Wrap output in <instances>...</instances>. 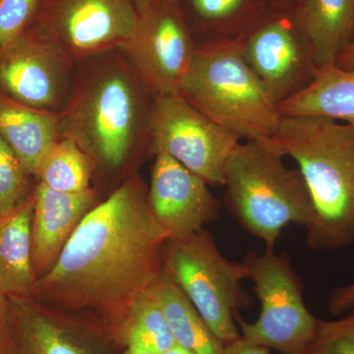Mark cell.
I'll list each match as a JSON object with an SVG mask.
<instances>
[{"mask_svg": "<svg viewBox=\"0 0 354 354\" xmlns=\"http://www.w3.org/2000/svg\"><path fill=\"white\" fill-rule=\"evenodd\" d=\"M7 305V297L4 295L3 291L0 288V321L3 317L4 312H6Z\"/></svg>", "mask_w": 354, "mask_h": 354, "instance_id": "obj_33", "label": "cell"}, {"mask_svg": "<svg viewBox=\"0 0 354 354\" xmlns=\"http://www.w3.org/2000/svg\"><path fill=\"white\" fill-rule=\"evenodd\" d=\"M207 32L201 44L236 41L259 19L256 0H189ZM200 46V44H198Z\"/></svg>", "mask_w": 354, "mask_h": 354, "instance_id": "obj_23", "label": "cell"}, {"mask_svg": "<svg viewBox=\"0 0 354 354\" xmlns=\"http://www.w3.org/2000/svg\"><path fill=\"white\" fill-rule=\"evenodd\" d=\"M243 264L261 304L259 317L248 323L235 317L241 337L281 354H304L315 337L319 319L305 305L304 285L288 254L276 249L249 251Z\"/></svg>", "mask_w": 354, "mask_h": 354, "instance_id": "obj_7", "label": "cell"}, {"mask_svg": "<svg viewBox=\"0 0 354 354\" xmlns=\"http://www.w3.org/2000/svg\"><path fill=\"white\" fill-rule=\"evenodd\" d=\"M138 18L135 0H41L27 30L81 62L120 50Z\"/></svg>", "mask_w": 354, "mask_h": 354, "instance_id": "obj_9", "label": "cell"}, {"mask_svg": "<svg viewBox=\"0 0 354 354\" xmlns=\"http://www.w3.org/2000/svg\"><path fill=\"white\" fill-rule=\"evenodd\" d=\"M157 1L162 2V3H165V4L179 3V0H157Z\"/></svg>", "mask_w": 354, "mask_h": 354, "instance_id": "obj_34", "label": "cell"}, {"mask_svg": "<svg viewBox=\"0 0 354 354\" xmlns=\"http://www.w3.org/2000/svg\"><path fill=\"white\" fill-rule=\"evenodd\" d=\"M274 141L295 160L314 206L306 228L313 250L354 241V127L321 116L283 118Z\"/></svg>", "mask_w": 354, "mask_h": 354, "instance_id": "obj_3", "label": "cell"}, {"mask_svg": "<svg viewBox=\"0 0 354 354\" xmlns=\"http://www.w3.org/2000/svg\"><path fill=\"white\" fill-rule=\"evenodd\" d=\"M75 62L30 30L0 48V88L14 101L59 113L68 100Z\"/></svg>", "mask_w": 354, "mask_h": 354, "instance_id": "obj_13", "label": "cell"}, {"mask_svg": "<svg viewBox=\"0 0 354 354\" xmlns=\"http://www.w3.org/2000/svg\"><path fill=\"white\" fill-rule=\"evenodd\" d=\"M196 48L179 3L153 0L120 50L155 97L179 94Z\"/></svg>", "mask_w": 354, "mask_h": 354, "instance_id": "obj_11", "label": "cell"}, {"mask_svg": "<svg viewBox=\"0 0 354 354\" xmlns=\"http://www.w3.org/2000/svg\"><path fill=\"white\" fill-rule=\"evenodd\" d=\"M297 11L317 66L335 64L354 41V0H298Z\"/></svg>", "mask_w": 354, "mask_h": 354, "instance_id": "obj_17", "label": "cell"}, {"mask_svg": "<svg viewBox=\"0 0 354 354\" xmlns=\"http://www.w3.org/2000/svg\"><path fill=\"white\" fill-rule=\"evenodd\" d=\"M95 164L71 137L62 136L51 147L37 174L39 183L65 193L90 189Z\"/></svg>", "mask_w": 354, "mask_h": 354, "instance_id": "obj_21", "label": "cell"}, {"mask_svg": "<svg viewBox=\"0 0 354 354\" xmlns=\"http://www.w3.org/2000/svg\"><path fill=\"white\" fill-rule=\"evenodd\" d=\"M34 194L32 262L38 281L53 269L70 237L97 203L92 188L65 193L39 183Z\"/></svg>", "mask_w": 354, "mask_h": 354, "instance_id": "obj_15", "label": "cell"}, {"mask_svg": "<svg viewBox=\"0 0 354 354\" xmlns=\"http://www.w3.org/2000/svg\"><path fill=\"white\" fill-rule=\"evenodd\" d=\"M283 118L321 116L354 127V69L320 68L301 92L279 104Z\"/></svg>", "mask_w": 354, "mask_h": 354, "instance_id": "obj_19", "label": "cell"}, {"mask_svg": "<svg viewBox=\"0 0 354 354\" xmlns=\"http://www.w3.org/2000/svg\"><path fill=\"white\" fill-rule=\"evenodd\" d=\"M34 191L21 206L0 216V288L7 297H32Z\"/></svg>", "mask_w": 354, "mask_h": 354, "instance_id": "obj_18", "label": "cell"}, {"mask_svg": "<svg viewBox=\"0 0 354 354\" xmlns=\"http://www.w3.org/2000/svg\"><path fill=\"white\" fill-rule=\"evenodd\" d=\"M157 295L176 344L193 354H223L225 344L165 272L158 281Z\"/></svg>", "mask_w": 354, "mask_h": 354, "instance_id": "obj_20", "label": "cell"}, {"mask_svg": "<svg viewBox=\"0 0 354 354\" xmlns=\"http://www.w3.org/2000/svg\"><path fill=\"white\" fill-rule=\"evenodd\" d=\"M124 354H156L153 353V351H148V349H145L143 348H140V346H127L125 348Z\"/></svg>", "mask_w": 354, "mask_h": 354, "instance_id": "obj_30", "label": "cell"}, {"mask_svg": "<svg viewBox=\"0 0 354 354\" xmlns=\"http://www.w3.org/2000/svg\"><path fill=\"white\" fill-rule=\"evenodd\" d=\"M153 0H135L138 12L142 13L152 3Z\"/></svg>", "mask_w": 354, "mask_h": 354, "instance_id": "obj_32", "label": "cell"}, {"mask_svg": "<svg viewBox=\"0 0 354 354\" xmlns=\"http://www.w3.org/2000/svg\"><path fill=\"white\" fill-rule=\"evenodd\" d=\"M279 354H281V353H279Z\"/></svg>", "mask_w": 354, "mask_h": 354, "instance_id": "obj_35", "label": "cell"}, {"mask_svg": "<svg viewBox=\"0 0 354 354\" xmlns=\"http://www.w3.org/2000/svg\"><path fill=\"white\" fill-rule=\"evenodd\" d=\"M239 41L242 57L278 104L304 91L318 72L297 6L263 14Z\"/></svg>", "mask_w": 354, "mask_h": 354, "instance_id": "obj_12", "label": "cell"}, {"mask_svg": "<svg viewBox=\"0 0 354 354\" xmlns=\"http://www.w3.org/2000/svg\"><path fill=\"white\" fill-rule=\"evenodd\" d=\"M169 241L146 183L132 174L88 212L53 269L36 281L32 298L93 317L118 339L130 310L162 277Z\"/></svg>", "mask_w": 354, "mask_h": 354, "instance_id": "obj_1", "label": "cell"}, {"mask_svg": "<svg viewBox=\"0 0 354 354\" xmlns=\"http://www.w3.org/2000/svg\"><path fill=\"white\" fill-rule=\"evenodd\" d=\"M271 349L247 341L241 337L225 344L223 354H270Z\"/></svg>", "mask_w": 354, "mask_h": 354, "instance_id": "obj_28", "label": "cell"}, {"mask_svg": "<svg viewBox=\"0 0 354 354\" xmlns=\"http://www.w3.org/2000/svg\"><path fill=\"white\" fill-rule=\"evenodd\" d=\"M304 354H354V308L337 320H319Z\"/></svg>", "mask_w": 354, "mask_h": 354, "instance_id": "obj_25", "label": "cell"}, {"mask_svg": "<svg viewBox=\"0 0 354 354\" xmlns=\"http://www.w3.org/2000/svg\"><path fill=\"white\" fill-rule=\"evenodd\" d=\"M41 0H0V48L29 28Z\"/></svg>", "mask_w": 354, "mask_h": 354, "instance_id": "obj_26", "label": "cell"}, {"mask_svg": "<svg viewBox=\"0 0 354 354\" xmlns=\"http://www.w3.org/2000/svg\"><path fill=\"white\" fill-rule=\"evenodd\" d=\"M155 157L149 202L171 241L187 239L220 218L221 202L202 177L167 153Z\"/></svg>", "mask_w": 354, "mask_h": 354, "instance_id": "obj_14", "label": "cell"}, {"mask_svg": "<svg viewBox=\"0 0 354 354\" xmlns=\"http://www.w3.org/2000/svg\"><path fill=\"white\" fill-rule=\"evenodd\" d=\"M164 272L223 344L241 337L235 317L242 304L241 281L248 279V271L243 262L221 253L206 228L167 242Z\"/></svg>", "mask_w": 354, "mask_h": 354, "instance_id": "obj_6", "label": "cell"}, {"mask_svg": "<svg viewBox=\"0 0 354 354\" xmlns=\"http://www.w3.org/2000/svg\"><path fill=\"white\" fill-rule=\"evenodd\" d=\"M153 95L121 50L81 62L58 113L59 137H71L95 165L118 171L133 153L152 151Z\"/></svg>", "mask_w": 354, "mask_h": 354, "instance_id": "obj_2", "label": "cell"}, {"mask_svg": "<svg viewBox=\"0 0 354 354\" xmlns=\"http://www.w3.org/2000/svg\"><path fill=\"white\" fill-rule=\"evenodd\" d=\"M0 138L26 171L37 177L46 153L59 138L58 114L25 106L0 93Z\"/></svg>", "mask_w": 354, "mask_h": 354, "instance_id": "obj_16", "label": "cell"}, {"mask_svg": "<svg viewBox=\"0 0 354 354\" xmlns=\"http://www.w3.org/2000/svg\"><path fill=\"white\" fill-rule=\"evenodd\" d=\"M335 65L344 69H354V41L353 43L337 58Z\"/></svg>", "mask_w": 354, "mask_h": 354, "instance_id": "obj_29", "label": "cell"}, {"mask_svg": "<svg viewBox=\"0 0 354 354\" xmlns=\"http://www.w3.org/2000/svg\"><path fill=\"white\" fill-rule=\"evenodd\" d=\"M152 153H165L209 185H223L225 167L242 140L209 120L179 94L153 100Z\"/></svg>", "mask_w": 354, "mask_h": 354, "instance_id": "obj_10", "label": "cell"}, {"mask_svg": "<svg viewBox=\"0 0 354 354\" xmlns=\"http://www.w3.org/2000/svg\"><path fill=\"white\" fill-rule=\"evenodd\" d=\"M164 354H193L190 353L189 351L183 348V346H178V344H174L171 348H169V351H165Z\"/></svg>", "mask_w": 354, "mask_h": 354, "instance_id": "obj_31", "label": "cell"}, {"mask_svg": "<svg viewBox=\"0 0 354 354\" xmlns=\"http://www.w3.org/2000/svg\"><path fill=\"white\" fill-rule=\"evenodd\" d=\"M124 353L115 335L93 317L48 308L32 297H7L0 354Z\"/></svg>", "mask_w": 354, "mask_h": 354, "instance_id": "obj_8", "label": "cell"}, {"mask_svg": "<svg viewBox=\"0 0 354 354\" xmlns=\"http://www.w3.org/2000/svg\"><path fill=\"white\" fill-rule=\"evenodd\" d=\"M274 141L239 142L225 167V207L245 232L276 249L290 223L307 228L314 206L301 172L283 162Z\"/></svg>", "mask_w": 354, "mask_h": 354, "instance_id": "obj_4", "label": "cell"}, {"mask_svg": "<svg viewBox=\"0 0 354 354\" xmlns=\"http://www.w3.org/2000/svg\"><path fill=\"white\" fill-rule=\"evenodd\" d=\"M30 176L10 147L0 138V216L18 208L32 194Z\"/></svg>", "mask_w": 354, "mask_h": 354, "instance_id": "obj_24", "label": "cell"}, {"mask_svg": "<svg viewBox=\"0 0 354 354\" xmlns=\"http://www.w3.org/2000/svg\"><path fill=\"white\" fill-rule=\"evenodd\" d=\"M179 95L241 140L274 141L279 104L242 57L239 39L197 46Z\"/></svg>", "mask_w": 354, "mask_h": 354, "instance_id": "obj_5", "label": "cell"}, {"mask_svg": "<svg viewBox=\"0 0 354 354\" xmlns=\"http://www.w3.org/2000/svg\"><path fill=\"white\" fill-rule=\"evenodd\" d=\"M118 339L125 348L140 346L156 354H164L176 344L158 300L157 285L147 291L130 310Z\"/></svg>", "mask_w": 354, "mask_h": 354, "instance_id": "obj_22", "label": "cell"}, {"mask_svg": "<svg viewBox=\"0 0 354 354\" xmlns=\"http://www.w3.org/2000/svg\"><path fill=\"white\" fill-rule=\"evenodd\" d=\"M354 308V281L330 291L328 309L334 316H341Z\"/></svg>", "mask_w": 354, "mask_h": 354, "instance_id": "obj_27", "label": "cell"}]
</instances>
